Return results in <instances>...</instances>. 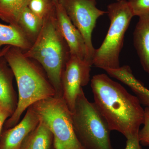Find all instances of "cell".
Here are the masks:
<instances>
[{
    "label": "cell",
    "instance_id": "6da1fadb",
    "mask_svg": "<svg viewBox=\"0 0 149 149\" xmlns=\"http://www.w3.org/2000/svg\"><path fill=\"white\" fill-rule=\"evenodd\" d=\"M91 87L94 103L111 131L121 133L126 139L139 134L145 110L136 96L105 74L94 75Z\"/></svg>",
    "mask_w": 149,
    "mask_h": 149
},
{
    "label": "cell",
    "instance_id": "7a4b0ae2",
    "mask_svg": "<svg viewBox=\"0 0 149 149\" xmlns=\"http://www.w3.org/2000/svg\"><path fill=\"white\" fill-rule=\"evenodd\" d=\"M4 57L15 77L18 91L16 109L6 122L7 129L18 123L22 115L29 107L55 96L56 91L43 68L24 55L20 49L10 47Z\"/></svg>",
    "mask_w": 149,
    "mask_h": 149
},
{
    "label": "cell",
    "instance_id": "3957f363",
    "mask_svg": "<svg viewBox=\"0 0 149 149\" xmlns=\"http://www.w3.org/2000/svg\"><path fill=\"white\" fill-rule=\"evenodd\" d=\"M23 53L40 64L54 88L56 96L62 97V76L70 53L58 25L55 6L43 19L40 34Z\"/></svg>",
    "mask_w": 149,
    "mask_h": 149
},
{
    "label": "cell",
    "instance_id": "277c9868",
    "mask_svg": "<svg viewBox=\"0 0 149 149\" xmlns=\"http://www.w3.org/2000/svg\"><path fill=\"white\" fill-rule=\"evenodd\" d=\"M107 13L110 21L109 29L101 45L95 49L93 61V65L104 70L120 67L125 34L134 17L127 0L110 4Z\"/></svg>",
    "mask_w": 149,
    "mask_h": 149
},
{
    "label": "cell",
    "instance_id": "5b68a950",
    "mask_svg": "<svg viewBox=\"0 0 149 149\" xmlns=\"http://www.w3.org/2000/svg\"><path fill=\"white\" fill-rule=\"evenodd\" d=\"M76 136L86 149H113L109 125L94 102L85 96L83 90L77 96L72 113Z\"/></svg>",
    "mask_w": 149,
    "mask_h": 149
},
{
    "label": "cell",
    "instance_id": "8992f818",
    "mask_svg": "<svg viewBox=\"0 0 149 149\" xmlns=\"http://www.w3.org/2000/svg\"><path fill=\"white\" fill-rule=\"evenodd\" d=\"M32 106L52 133V149H86L76 136L72 113L62 97L43 99Z\"/></svg>",
    "mask_w": 149,
    "mask_h": 149
},
{
    "label": "cell",
    "instance_id": "52a82bcc",
    "mask_svg": "<svg viewBox=\"0 0 149 149\" xmlns=\"http://www.w3.org/2000/svg\"><path fill=\"white\" fill-rule=\"evenodd\" d=\"M72 23L80 31L87 49L86 62L91 66L96 49L93 47L92 34L99 17L107 11L97 8L94 0H58Z\"/></svg>",
    "mask_w": 149,
    "mask_h": 149
},
{
    "label": "cell",
    "instance_id": "ba28073f",
    "mask_svg": "<svg viewBox=\"0 0 149 149\" xmlns=\"http://www.w3.org/2000/svg\"><path fill=\"white\" fill-rule=\"evenodd\" d=\"M91 65L85 61L70 56L61 78L62 97L71 113L77 96L90 81Z\"/></svg>",
    "mask_w": 149,
    "mask_h": 149
},
{
    "label": "cell",
    "instance_id": "9c48e42d",
    "mask_svg": "<svg viewBox=\"0 0 149 149\" xmlns=\"http://www.w3.org/2000/svg\"><path fill=\"white\" fill-rule=\"evenodd\" d=\"M53 1L58 25L69 47L70 56L86 61L87 49L82 34L72 23L58 0Z\"/></svg>",
    "mask_w": 149,
    "mask_h": 149
},
{
    "label": "cell",
    "instance_id": "30bf717a",
    "mask_svg": "<svg viewBox=\"0 0 149 149\" xmlns=\"http://www.w3.org/2000/svg\"><path fill=\"white\" fill-rule=\"evenodd\" d=\"M39 115L31 106L23 119L12 128L7 129L0 139V149H20L26 136L40 122Z\"/></svg>",
    "mask_w": 149,
    "mask_h": 149
},
{
    "label": "cell",
    "instance_id": "8fae6325",
    "mask_svg": "<svg viewBox=\"0 0 149 149\" xmlns=\"http://www.w3.org/2000/svg\"><path fill=\"white\" fill-rule=\"evenodd\" d=\"M139 17L133 32V45L143 69L149 75V13Z\"/></svg>",
    "mask_w": 149,
    "mask_h": 149
},
{
    "label": "cell",
    "instance_id": "7c38bea8",
    "mask_svg": "<svg viewBox=\"0 0 149 149\" xmlns=\"http://www.w3.org/2000/svg\"><path fill=\"white\" fill-rule=\"evenodd\" d=\"M14 75L4 56L0 58V107L12 115L17 102L15 95L13 79Z\"/></svg>",
    "mask_w": 149,
    "mask_h": 149
},
{
    "label": "cell",
    "instance_id": "4fadbf2b",
    "mask_svg": "<svg viewBox=\"0 0 149 149\" xmlns=\"http://www.w3.org/2000/svg\"><path fill=\"white\" fill-rule=\"evenodd\" d=\"M53 143L52 133L40 118L38 125L26 136L20 149H52Z\"/></svg>",
    "mask_w": 149,
    "mask_h": 149
},
{
    "label": "cell",
    "instance_id": "5bb4252c",
    "mask_svg": "<svg viewBox=\"0 0 149 149\" xmlns=\"http://www.w3.org/2000/svg\"><path fill=\"white\" fill-rule=\"evenodd\" d=\"M32 44L18 25L0 23V52L3 46L15 47L25 52Z\"/></svg>",
    "mask_w": 149,
    "mask_h": 149
},
{
    "label": "cell",
    "instance_id": "9a60e30c",
    "mask_svg": "<svg viewBox=\"0 0 149 149\" xmlns=\"http://www.w3.org/2000/svg\"><path fill=\"white\" fill-rule=\"evenodd\" d=\"M114 77L127 85L135 93L141 104L149 108V89L135 77L130 66L120 67L115 71Z\"/></svg>",
    "mask_w": 149,
    "mask_h": 149
},
{
    "label": "cell",
    "instance_id": "2e32d148",
    "mask_svg": "<svg viewBox=\"0 0 149 149\" xmlns=\"http://www.w3.org/2000/svg\"><path fill=\"white\" fill-rule=\"evenodd\" d=\"M43 24V19L33 13L28 7L22 11L17 21V25L32 43L40 34Z\"/></svg>",
    "mask_w": 149,
    "mask_h": 149
},
{
    "label": "cell",
    "instance_id": "e0dca14e",
    "mask_svg": "<svg viewBox=\"0 0 149 149\" xmlns=\"http://www.w3.org/2000/svg\"><path fill=\"white\" fill-rule=\"evenodd\" d=\"M31 0H0V19L13 25H17L20 14L28 7Z\"/></svg>",
    "mask_w": 149,
    "mask_h": 149
},
{
    "label": "cell",
    "instance_id": "ac0fdd59",
    "mask_svg": "<svg viewBox=\"0 0 149 149\" xmlns=\"http://www.w3.org/2000/svg\"><path fill=\"white\" fill-rule=\"evenodd\" d=\"M28 7L32 12L43 19L55 7L53 0H31Z\"/></svg>",
    "mask_w": 149,
    "mask_h": 149
},
{
    "label": "cell",
    "instance_id": "d6986e66",
    "mask_svg": "<svg viewBox=\"0 0 149 149\" xmlns=\"http://www.w3.org/2000/svg\"><path fill=\"white\" fill-rule=\"evenodd\" d=\"M133 16L140 17L149 13V0H127Z\"/></svg>",
    "mask_w": 149,
    "mask_h": 149
},
{
    "label": "cell",
    "instance_id": "ffe728a7",
    "mask_svg": "<svg viewBox=\"0 0 149 149\" xmlns=\"http://www.w3.org/2000/svg\"><path fill=\"white\" fill-rule=\"evenodd\" d=\"M143 127L140 130L139 138L140 143L144 146H149V108L146 107L145 109Z\"/></svg>",
    "mask_w": 149,
    "mask_h": 149
},
{
    "label": "cell",
    "instance_id": "44dd1931",
    "mask_svg": "<svg viewBox=\"0 0 149 149\" xmlns=\"http://www.w3.org/2000/svg\"><path fill=\"white\" fill-rule=\"evenodd\" d=\"M139 138V134L127 139L126 146L123 149H142Z\"/></svg>",
    "mask_w": 149,
    "mask_h": 149
},
{
    "label": "cell",
    "instance_id": "7402d4cb",
    "mask_svg": "<svg viewBox=\"0 0 149 149\" xmlns=\"http://www.w3.org/2000/svg\"><path fill=\"white\" fill-rule=\"evenodd\" d=\"M9 112L0 107V139L1 135V131L3 125L6 120L11 116Z\"/></svg>",
    "mask_w": 149,
    "mask_h": 149
},
{
    "label": "cell",
    "instance_id": "603a6c76",
    "mask_svg": "<svg viewBox=\"0 0 149 149\" xmlns=\"http://www.w3.org/2000/svg\"><path fill=\"white\" fill-rule=\"evenodd\" d=\"M10 47L11 46H6L2 49L1 51V52H0V58L4 56L5 54L7 52V51H8Z\"/></svg>",
    "mask_w": 149,
    "mask_h": 149
},
{
    "label": "cell",
    "instance_id": "cb8c5ba5",
    "mask_svg": "<svg viewBox=\"0 0 149 149\" xmlns=\"http://www.w3.org/2000/svg\"><path fill=\"white\" fill-rule=\"evenodd\" d=\"M120 1V0H117V1Z\"/></svg>",
    "mask_w": 149,
    "mask_h": 149
},
{
    "label": "cell",
    "instance_id": "d4e9b609",
    "mask_svg": "<svg viewBox=\"0 0 149 149\" xmlns=\"http://www.w3.org/2000/svg\"><path fill=\"white\" fill-rule=\"evenodd\" d=\"M94 1H96V0H94Z\"/></svg>",
    "mask_w": 149,
    "mask_h": 149
}]
</instances>
